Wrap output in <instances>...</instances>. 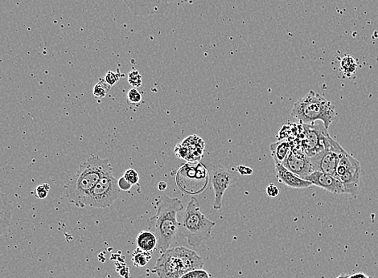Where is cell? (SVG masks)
<instances>
[{
  "instance_id": "1",
  "label": "cell",
  "mask_w": 378,
  "mask_h": 278,
  "mask_svg": "<svg viewBox=\"0 0 378 278\" xmlns=\"http://www.w3.org/2000/svg\"><path fill=\"white\" fill-rule=\"evenodd\" d=\"M110 171H113V167L108 159L92 156L81 163L77 173L65 185L69 202L78 208L86 207L92 189Z\"/></svg>"
},
{
  "instance_id": "2",
  "label": "cell",
  "mask_w": 378,
  "mask_h": 278,
  "mask_svg": "<svg viewBox=\"0 0 378 278\" xmlns=\"http://www.w3.org/2000/svg\"><path fill=\"white\" fill-rule=\"evenodd\" d=\"M183 210L181 201L163 194L156 203V213L147 221L148 229L157 238V246L161 253L170 248L179 236L177 217Z\"/></svg>"
},
{
  "instance_id": "3",
  "label": "cell",
  "mask_w": 378,
  "mask_h": 278,
  "mask_svg": "<svg viewBox=\"0 0 378 278\" xmlns=\"http://www.w3.org/2000/svg\"><path fill=\"white\" fill-rule=\"evenodd\" d=\"M203 259L183 246L170 248L161 253L151 272L159 278H180L190 271L204 267Z\"/></svg>"
},
{
  "instance_id": "4",
  "label": "cell",
  "mask_w": 378,
  "mask_h": 278,
  "mask_svg": "<svg viewBox=\"0 0 378 278\" xmlns=\"http://www.w3.org/2000/svg\"><path fill=\"white\" fill-rule=\"evenodd\" d=\"M291 116L302 124L310 125L316 121H321L328 129L337 118V113L335 105L324 96L310 91L294 104Z\"/></svg>"
},
{
  "instance_id": "5",
  "label": "cell",
  "mask_w": 378,
  "mask_h": 278,
  "mask_svg": "<svg viewBox=\"0 0 378 278\" xmlns=\"http://www.w3.org/2000/svg\"><path fill=\"white\" fill-rule=\"evenodd\" d=\"M215 225L214 221L201 213L198 200L192 197L183 213V221L179 222V235L186 238L192 247L196 248L210 237Z\"/></svg>"
},
{
  "instance_id": "6",
  "label": "cell",
  "mask_w": 378,
  "mask_h": 278,
  "mask_svg": "<svg viewBox=\"0 0 378 278\" xmlns=\"http://www.w3.org/2000/svg\"><path fill=\"white\" fill-rule=\"evenodd\" d=\"M120 191L113 171H110L104 175L92 189L88 197L86 207L96 208L110 207L119 196Z\"/></svg>"
},
{
  "instance_id": "7",
  "label": "cell",
  "mask_w": 378,
  "mask_h": 278,
  "mask_svg": "<svg viewBox=\"0 0 378 278\" xmlns=\"http://www.w3.org/2000/svg\"><path fill=\"white\" fill-rule=\"evenodd\" d=\"M344 151L345 150L337 142L330 137L329 144L325 149L316 154L312 157H310L313 170L314 171H322L324 173L336 175L340 156Z\"/></svg>"
},
{
  "instance_id": "8",
  "label": "cell",
  "mask_w": 378,
  "mask_h": 278,
  "mask_svg": "<svg viewBox=\"0 0 378 278\" xmlns=\"http://www.w3.org/2000/svg\"><path fill=\"white\" fill-rule=\"evenodd\" d=\"M209 178L214 192L213 208L220 210L222 207L224 194L235 183L236 177L223 166L216 165L209 171Z\"/></svg>"
},
{
  "instance_id": "9",
  "label": "cell",
  "mask_w": 378,
  "mask_h": 278,
  "mask_svg": "<svg viewBox=\"0 0 378 278\" xmlns=\"http://www.w3.org/2000/svg\"><path fill=\"white\" fill-rule=\"evenodd\" d=\"M282 164L292 173L300 177L301 179H306V177L314 172L310 158L300 148L293 147Z\"/></svg>"
},
{
  "instance_id": "10",
  "label": "cell",
  "mask_w": 378,
  "mask_h": 278,
  "mask_svg": "<svg viewBox=\"0 0 378 278\" xmlns=\"http://www.w3.org/2000/svg\"><path fill=\"white\" fill-rule=\"evenodd\" d=\"M134 14L138 16H150L165 13L169 8L166 0H123Z\"/></svg>"
},
{
  "instance_id": "11",
  "label": "cell",
  "mask_w": 378,
  "mask_h": 278,
  "mask_svg": "<svg viewBox=\"0 0 378 278\" xmlns=\"http://www.w3.org/2000/svg\"><path fill=\"white\" fill-rule=\"evenodd\" d=\"M306 180L309 181L311 184L324 189L325 191L336 194H347L346 189L342 182L336 175L324 173L322 171H316L306 177Z\"/></svg>"
},
{
  "instance_id": "12",
  "label": "cell",
  "mask_w": 378,
  "mask_h": 278,
  "mask_svg": "<svg viewBox=\"0 0 378 278\" xmlns=\"http://www.w3.org/2000/svg\"><path fill=\"white\" fill-rule=\"evenodd\" d=\"M276 176L280 183H283L287 187L295 189H303L311 186V183L306 179H301L291 171L283 167L281 163H275Z\"/></svg>"
},
{
  "instance_id": "13",
  "label": "cell",
  "mask_w": 378,
  "mask_h": 278,
  "mask_svg": "<svg viewBox=\"0 0 378 278\" xmlns=\"http://www.w3.org/2000/svg\"><path fill=\"white\" fill-rule=\"evenodd\" d=\"M12 206L6 195L0 191V237L9 228L12 221Z\"/></svg>"
},
{
  "instance_id": "14",
  "label": "cell",
  "mask_w": 378,
  "mask_h": 278,
  "mask_svg": "<svg viewBox=\"0 0 378 278\" xmlns=\"http://www.w3.org/2000/svg\"><path fill=\"white\" fill-rule=\"evenodd\" d=\"M292 148V144L288 140H279L276 143L271 144L270 151L275 163L282 164Z\"/></svg>"
},
{
  "instance_id": "15",
  "label": "cell",
  "mask_w": 378,
  "mask_h": 278,
  "mask_svg": "<svg viewBox=\"0 0 378 278\" xmlns=\"http://www.w3.org/2000/svg\"><path fill=\"white\" fill-rule=\"evenodd\" d=\"M358 169H361L360 162L355 159L350 154L348 153L346 151H344L340 156V161H339L337 171H336V176L339 178L347 171Z\"/></svg>"
},
{
  "instance_id": "16",
  "label": "cell",
  "mask_w": 378,
  "mask_h": 278,
  "mask_svg": "<svg viewBox=\"0 0 378 278\" xmlns=\"http://www.w3.org/2000/svg\"><path fill=\"white\" fill-rule=\"evenodd\" d=\"M157 238L149 230L141 231L136 237L137 248L144 252H152L157 246Z\"/></svg>"
},
{
  "instance_id": "17",
  "label": "cell",
  "mask_w": 378,
  "mask_h": 278,
  "mask_svg": "<svg viewBox=\"0 0 378 278\" xmlns=\"http://www.w3.org/2000/svg\"><path fill=\"white\" fill-rule=\"evenodd\" d=\"M358 67L357 61L350 55H346L343 57L340 61V68L344 76L350 78L356 73V68Z\"/></svg>"
},
{
  "instance_id": "18",
  "label": "cell",
  "mask_w": 378,
  "mask_h": 278,
  "mask_svg": "<svg viewBox=\"0 0 378 278\" xmlns=\"http://www.w3.org/2000/svg\"><path fill=\"white\" fill-rule=\"evenodd\" d=\"M151 255H152L151 252H144L139 248H136L132 255V261H133L134 265L137 268L146 266L151 260V257H152Z\"/></svg>"
},
{
  "instance_id": "19",
  "label": "cell",
  "mask_w": 378,
  "mask_h": 278,
  "mask_svg": "<svg viewBox=\"0 0 378 278\" xmlns=\"http://www.w3.org/2000/svg\"><path fill=\"white\" fill-rule=\"evenodd\" d=\"M111 86L106 83L105 79L99 78V82L96 84L94 87V96L97 99L100 100L105 98L108 92L110 91Z\"/></svg>"
},
{
  "instance_id": "20",
  "label": "cell",
  "mask_w": 378,
  "mask_h": 278,
  "mask_svg": "<svg viewBox=\"0 0 378 278\" xmlns=\"http://www.w3.org/2000/svg\"><path fill=\"white\" fill-rule=\"evenodd\" d=\"M128 103L131 106H136L138 107L142 102V94L137 89L132 88L128 93Z\"/></svg>"
},
{
  "instance_id": "21",
  "label": "cell",
  "mask_w": 378,
  "mask_h": 278,
  "mask_svg": "<svg viewBox=\"0 0 378 278\" xmlns=\"http://www.w3.org/2000/svg\"><path fill=\"white\" fill-rule=\"evenodd\" d=\"M128 82L133 88H139L142 86V76L140 72L132 70L128 74Z\"/></svg>"
},
{
  "instance_id": "22",
  "label": "cell",
  "mask_w": 378,
  "mask_h": 278,
  "mask_svg": "<svg viewBox=\"0 0 378 278\" xmlns=\"http://www.w3.org/2000/svg\"><path fill=\"white\" fill-rule=\"evenodd\" d=\"M50 191V185L48 183H44V184L39 185L33 191V195L38 198V199H45L48 196V192Z\"/></svg>"
},
{
  "instance_id": "23",
  "label": "cell",
  "mask_w": 378,
  "mask_h": 278,
  "mask_svg": "<svg viewBox=\"0 0 378 278\" xmlns=\"http://www.w3.org/2000/svg\"><path fill=\"white\" fill-rule=\"evenodd\" d=\"M123 177L132 186L139 184L140 175L136 170L132 169V168L127 170L124 173Z\"/></svg>"
},
{
  "instance_id": "24",
  "label": "cell",
  "mask_w": 378,
  "mask_h": 278,
  "mask_svg": "<svg viewBox=\"0 0 378 278\" xmlns=\"http://www.w3.org/2000/svg\"><path fill=\"white\" fill-rule=\"evenodd\" d=\"M180 278H210V276L207 271L204 270L203 268H200L190 271Z\"/></svg>"
},
{
  "instance_id": "25",
  "label": "cell",
  "mask_w": 378,
  "mask_h": 278,
  "mask_svg": "<svg viewBox=\"0 0 378 278\" xmlns=\"http://www.w3.org/2000/svg\"><path fill=\"white\" fill-rule=\"evenodd\" d=\"M104 79L106 81V83L109 84L110 86H112L119 81L120 74H118V73L109 71L107 74H106V76H105Z\"/></svg>"
},
{
  "instance_id": "26",
  "label": "cell",
  "mask_w": 378,
  "mask_h": 278,
  "mask_svg": "<svg viewBox=\"0 0 378 278\" xmlns=\"http://www.w3.org/2000/svg\"><path fill=\"white\" fill-rule=\"evenodd\" d=\"M117 185H118V187H119L120 190L125 191H130V190L132 188V187H133V186H132V185L131 184V183H130L123 176L121 177V178L117 180Z\"/></svg>"
},
{
  "instance_id": "27",
  "label": "cell",
  "mask_w": 378,
  "mask_h": 278,
  "mask_svg": "<svg viewBox=\"0 0 378 278\" xmlns=\"http://www.w3.org/2000/svg\"><path fill=\"white\" fill-rule=\"evenodd\" d=\"M266 191H267V195H268L270 198H275V197L278 196L279 194V188H278L275 184H272V183H271V184H269L268 186H267V189H266Z\"/></svg>"
},
{
  "instance_id": "28",
  "label": "cell",
  "mask_w": 378,
  "mask_h": 278,
  "mask_svg": "<svg viewBox=\"0 0 378 278\" xmlns=\"http://www.w3.org/2000/svg\"><path fill=\"white\" fill-rule=\"evenodd\" d=\"M237 171L241 175H250L253 174L254 171L250 167L245 165H238L237 167Z\"/></svg>"
},
{
  "instance_id": "29",
  "label": "cell",
  "mask_w": 378,
  "mask_h": 278,
  "mask_svg": "<svg viewBox=\"0 0 378 278\" xmlns=\"http://www.w3.org/2000/svg\"><path fill=\"white\" fill-rule=\"evenodd\" d=\"M347 278H372L370 276H367L366 274L362 273V272H359V273H355V274L350 275Z\"/></svg>"
},
{
  "instance_id": "30",
  "label": "cell",
  "mask_w": 378,
  "mask_h": 278,
  "mask_svg": "<svg viewBox=\"0 0 378 278\" xmlns=\"http://www.w3.org/2000/svg\"><path fill=\"white\" fill-rule=\"evenodd\" d=\"M167 184L166 182L161 181V182H159V183H158V189H159V191H165L166 189H167Z\"/></svg>"
},
{
  "instance_id": "31",
  "label": "cell",
  "mask_w": 378,
  "mask_h": 278,
  "mask_svg": "<svg viewBox=\"0 0 378 278\" xmlns=\"http://www.w3.org/2000/svg\"><path fill=\"white\" fill-rule=\"evenodd\" d=\"M166 1H167V4H169V6H171V4L175 2V0H166Z\"/></svg>"
},
{
  "instance_id": "32",
  "label": "cell",
  "mask_w": 378,
  "mask_h": 278,
  "mask_svg": "<svg viewBox=\"0 0 378 278\" xmlns=\"http://www.w3.org/2000/svg\"><path fill=\"white\" fill-rule=\"evenodd\" d=\"M348 276V275L341 274L340 276H337V278H347Z\"/></svg>"
}]
</instances>
